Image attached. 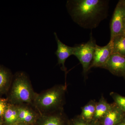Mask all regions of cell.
Wrapping results in <instances>:
<instances>
[{
	"label": "cell",
	"instance_id": "cell-1",
	"mask_svg": "<svg viewBox=\"0 0 125 125\" xmlns=\"http://www.w3.org/2000/svg\"><path fill=\"white\" fill-rule=\"evenodd\" d=\"M109 1L70 0L66 7L72 19L80 27L93 29L107 18Z\"/></svg>",
	"mask_w": 125,
	"mask_h": 125
},
{
	"label": "cell",
	"instance_id": "cell-2",
	"mask_svg": "<svg viewBox=\"0 0 125 125\" xmlns=\"http://www.w3.org/2000/svg\"><path fill=\"white\" fill-rule=\"evenodd\" d=\"M66 86L57 85L37 94L33 104L39 114L51 113L63 109Z\"/></svg>",
	"mask_w": 125,
	"mask_h": 125
},
{
	"label": "cell",
	"instance_id": "cell-3",
	"mask_svg": "<svg viewBox=\"0 0 125 125\" xmlns=\"http://www.w3.org/2000/svg\"><path fill=\"white\" fill-rule=\"evenodd\" d=\"M37 94L34 92L26 75L22 72L17 74L13 83L10 96L13 104L33 105Z\"/></svg>",
	"mask_w": 125,
	"mask_h": 125
},
{
	"label": "cell",
	"instance_id": "cell-4",
	"mask_svg": "<svg viewBox=\"0 0 125 125\" xmlns=\"http://www.w3.org/2000/svg\"><path fill=\"white\" fill-rule=\"evenodd\" d=\"M96 45V40L91 33L89 40L87 42L74 47L73 55L76 57L82 64L83 74L84 77L89 70Z\"/></svg>",
	"mask_w": 125,
	"mask_h": 125
},
{
	"label": "cell",
	"instance_id": "cell-5",
	"mask_svg": "<svg viewBox=\"0 0 125 125\" xmlns=\"http://www.w3.org/2000/svg\"><path fill=\"white\" fill-rule=\"evenodd\" d=\"M125 0L119 1L114 11L110 23L111 39L124 34L125 29Z\"/></svg>",
	"mask_w": 125,
	"mask_h": 125
},
{
	"label": "cell",
	"instance_id": "cell-6",
	"mask_svg": "<svg viewBox=\"0 0 125 125\" xmlns=\"http://www.w3.org/2000/svg\"><path fill=\"white\" fill-rule=\"evenodd\" d=\"M112 42L111 40H110L107 45L104 46H100L96 45L90 69L93 67L103 68L112 54Z\"/></svg>",
	"mask_w": 125,
	"mask_h": 125
},
{
	"label": "cell",
	"instance_id": "cell-7",
	"mask_svg": "<svg viewBox=\"0 0 125 125\" xmlns=\"http://www.w3.org/2000/svg\"><path fill=\"white\" fill-rule=\"evenodd\" d=\"M103 69L109 71L113 74L125 76V56L114 53L110 56Z\"/></svg>",
	"mask_w": 125,
	"mask_h": 125
},
{
	"label": "cell",
	"instance_id": "cell-8",
	"mask_svg": "<svg viewBox=\"0 0 125 125\" xmlns=\"http://www.w3.org/2000/svg\"><path fill=\"white\" fill-rule=\"evenodd\" d=\"M54 34L57 45V50L55 54L58 59V64L62 65L61 69L65 72L66 74L67 73V69L65 66V62L70 56L73 55L74 47H70L65 45L58 38L56 32H54Z\"/></svg>",
	"mask_w": 125,
	"mask_h": 125
},
{
	"label": "cell",
	"instance_id": "cell-9",
	"mask_svg": "<svg viewBox=\"0 0 125 125\" xmlns=\"http://www.w3.org/2000/svg\"><path fill=\"white\" fill-rule=\"evenodd\" d=\"M125 116V112L115 103H113L109 111L101 121L102 125H116Z\"/></svg>",
	"mask_w": 125,
	"mask_h": 125
},
{
	"label": "cell",
	"instance_id": "cell-10",
	"mask_svg": "<svg viewBox=\"0 0 125 125\" xmlns=\"http://www.w3.org/2000/svg\"><path fill=\"white\" fill-rule=\"evenodd\" d=\"M18 111V122L29 125L33 123L38 117V114L31 108L23 105H17Z\"/></svg>",
	"mask_w": 125,
	"mask_h": 125
},
{
	"label": "cell",
	"instance_id": "cell-11",
	"mask_svg": "<svg viewBox=\"0 0 125 125\" xmlns=\"http://www.w3.org/2000/svg\"><path fill=\"white\" fill-rule=\"evenodd\" d=\"M111 107V104L108 103L103 96H101L98 102H97L95 113L93 121L94 123L100 121L104 118Z\"/></svg>",
	"mask_w": 125,
	"mask_h": 125
},
{
	"label": "cell",
	"instance_id": "cell-12",
	"mask_svg": "<svg viewBox=\"0 0 125 125\" xmlns=\"http://www.w3.org/2000/svg\"><path fill=\"white\" fill-rule=\"evenodd\" d=\"M63 109L50 113V115L42 114L43 120L40 125H63Z\"/></svg>",
	"mask_w": 125,
	"mask_h": 125
},
{
	"label": "cell",
	"instance_id": "cell-13",
	"mask_svg": "<svg viewBox=\"0 0 125 125\" xmlns=\"http://www.w3.org/2000/svg\"><path fill=\"white\" fill-rule=\"evenodd\" d=\"M96 103V100H91L82 107L81 113L79 116L82 120L88 122L93 121L95 113Z\"/></svg>",
	"mask_w": 125,
	"mask_h": 125
},
{
	"label": "cell",
	"instance_id": "cell-14",
	"mask_svg": "<svg viewBox=\"0 0 125 125\" xmlns=\"http://www.w3.org/2000/svg\"><path fill=\"white\" fill-rule=\"evenodd\" d=\"M5 122L8 125L18 122V105L8 104L3 115Z\"/></svg>",
	"mask_w": 125,
	"mask_h": 125
},
{
	"label": "cell",
	"instance_id": "cell-15",
	"mask_svg": "<svg viewBox=\"0 0 125 125\" xmlns=\"http://www.w3.org/2000/svg\"><path fill=\"white\" fill-rule=\"evenodd\" d=\"M112 42V54L125 56V34L118 35L110 39Z\"/></svg>",
	"mask_w": 125,
	"mask_h": 125
},
{
	"label": "cell",
	"instance_id": "cell-16",
	"mask_svg": "<svg viewBox=\"0 0 125 125\" xmlns=\"http://www.w3.org/2000/svg\"><path fill=\"white\" fill-rule=\"evenodd\" d=\"M11 77L10 72L0 66V93L4 92L7 89Z\"/></svg>",
	"mask_w": 125,
	"mask_h": 125
},
{
	"label": "cell",
	"instance_id": "cell-17",
	"mask_svg": "<svg viewBox=\"0 0 125 125\" xmlns=\"http://www.w3.org/2000/svg\"><path fill=\"white\" fill-rule=\"evenodd\" d=\"M110 95L114 100V102L125 112V97L113 92L110 93Z\"/></svg>",
	"mask_w": 125,
	"mask_h": 125
},
{
	"label": "cell",
	"instance_id": "cell-18",
	"mask_svg": "<svg viewBox=\"0 0 125 125\" xmlns=\"http://www.w3.org/2000/svg\"><path fill=\"white\" fill-rule=\"evenodd\" d=\"M93 121L88 122L82 120L78 116L77 118H75L73 121V125H94Z\"/></svg>",
	"mask_w": 125,
	"mask_h": 125
},
{
	"label": "cell",
	"instance_id": "cell-19",
	"mask_svg": "<svg viewBox=\"0 0 125 125\" xmlns=\"http://www.w3.org/2000/svg\"><path fill=\"white\" fill-rule=\"evenodd\" d=\"M8 105L5 99H0V117L3 116Z\"/></svg>",
	"mask_w": 125,
	"mask_h": 125
},
{
	"label": "cell",
	"instance_id": "cell-20",
	"mask_svg": "<svg viewBox=\"0 0 125 125\" xmlns=\"http://www.w3.org/2000/svg\"><path fill=\"white\" fill-rule=\"evenodd\" d=\"M116 125H125V116L119 123Z\"/></svg>",
	"mask_w": 125,
	"mask_h": 125
},
{
	"label": "cell",
	"instance_id": "cell-21",
	"mask_svg": "<svg viewBox=\"0 0 125 125\" xmlns=\"http://www.w3.org/2000/svg\"><path fill=\"white\" fill-rule=\"evenodd\" d=\"M29 125L28 124L26 123H22V122H18L17 123H14V124H12V125Z\"/></svg>",
	"mask_w": 125,
	"mask_h": 125
},
{
	"label": "cell",
	"instance_id": "cell-22",
	"mask_svg": "<svg viewBox=\"0 0 125 125\" xmlns=\"http://www.w3.org/2000/svg\"><path fill=\"white\" fill-rule=\"evenodd\" d=\"M124 34H125V29H124Z\"/></svg>",
	"mask_w": 125,
	"mask_h": 125
},
{
	"label": "cell",
	"instance_id": "cell-23",
	"mask_svg": "<svg viewBox=\"0 0 125 125\" xmlns=\"http://www.w3.org/2000/svg\"><path fill=\"white\" fill-rule=\"evenodd\" d=\"M2 125V122H1L0 121V125Z\"/></svg>",
	"mask_w": 125,
	"mask_h": 125
},
{
	"label": "cell",
	"instance_id": "cell-24",
	"mask_svg": "<svg viewBox=\"0 0 125 125\" xmlns=\"http://www.w3.org/2000/svg\"><path fill=\"white\" fill-rule=\"evenodd\" d=\"M124 78H125V77H124Z\"/></svg>",
	"mask_w": 125,
	"mask_h": 125
}]
</instances>
